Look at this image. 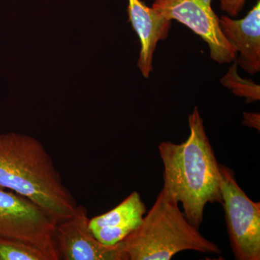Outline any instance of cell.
I'll list each match as a JSON object with an SVG mask.
<instances>
[{
	"mask_svg": "<svg viewBox=\"0 0 260 260\" xmlns=\"http://www.w3.org/2000/svg\"><path fill=\"white\" fill-rule=\"evenodd\" d=\"M190 135L184 143L162 142L158 146L164 164V182L182 204L186 218L196 229L203 222L208 203H222L220 164L195 107L189 116Z\"/></svg>",
	"mask_w": 260,
	"mask_h": 260,
	"instance_id": "6da1fadb",
	"label": "cell"
},
{
	"mask_svg": "<svg viewBox=\"0 0 260 260\" xmlns=\"http://www.w3.org/2000/svg\"><path fill=\"white\" fill-rule=\"evenodd\" d=\"M0 189L31 200L57 223L78 206L44 145L29 135H0Z\"/></svg>",
	"mask_w": 260,
	"mask_h": 260,
	"instance_id": "7a4b0ae2",
	"label": "cell"
},
{
	"mask_svg": "<svg viewBox=\"0 0 260 260\" xmlns=\"http://www.w3.org/2000/svg\"><path fill=\"white\" fill-rule=\"evenodd\" d=\"M121 242L129 260H169L187 250L221 254L188 221L165 182L141 225Z\"/></svg>",
	"mask_w": 260,
	"mask_h": 260,
	"instance_id": "3957f363",
	"label": "cell"
},
{
	"mask_svg": "<svg viewBox=\"0 0 260 260\" xmlns=\"http://www.w3.org/2000/svg\"><path fill=\"white\" fill-rule=\"evenodd\" d=\"M220 192L228 234L237 260L260 259V203L238 184L234 171L220 164Z\"/></svg>",
	"mask_w": 260,
	"mask_h": 260,
	"instance_id": "277c9868",
	"label": "cell"
},
{
	"mask_svg": "<svg viewBox=\"0 0 260 260\" xmlns=\"http://www.w3.org/2000/svg\"><path fill=\"white\" fill-rule=\"evenodd\" d=\"M57 222L31 200L0 189V237L27 243L49 260H59L54 244Z\"/></svg>",
	"mask_w": 260,
	"mask_h": 260,
	"instance_id": "5b68a950",
	"label": "cell"
},
{
	"mask_svg": "<svg viewBox=\"0 0 260 260\" xmlns=\"http://www.w3.org/2000/svg\"><path fill=\"white\" fill-rule=\"evenodd\" d=\"M213 0H155L152 8L169 20L186 25L208 44L211 59L227 64L237 54L220 27V20L212 7Z\"/></svg>",
	"mask_w": 260,
	"mask_h": 260,
	"instance_id": "8992f818",
	"label": "cell"
},
{
	"mask_svg": "<svg viewBox=\"0 0 260 260\" xmlns=\"http://www.w3.org/2000/svg\"><path fill=\"white\" fill-rule=\"evenodd\" d=\"M89 221L88 210L78 205L71 218L57 223L54 244L59 260H129L122 242L102 244L94 236Z\"/></svg>",
	"mask_w": 260,
	"mask_h": 260,
	"instance_id": "52a82bcc",
	"label": "cell"
},
{
	"mask_svg": "<svg viewBox=\"0 0 260 260\" xmlns=\"http://www.w3.org/2000/svg\"><path fill=\"white\" fill-rule=\"evenodd\" d=\"M220 27L225 39L239 57L235 61L246 73L256 74L260 71V3L258 1L240 20L222 15Z\"/></svg>",
	"mask_w": 260,
	"mask_h": 260,
	"instance_id": "ba28073f",
	"label": "cell"
},
{
	"mask_svg": "<svg viewBox=\"0 0 260 260\" xmlns=\"http://www.w3.org/2000/svg\"><path fill=\"white\" fill-rule=\"evenodd\" d=\"M128 1L129 21L141 45L138 66L143 77L148 78L153 71V56L157 44L169 36L172 20L162 16L152 7L149 8L142 0Z\"/></svg>",
	"mask_w": 260,
	"mask_h": 260,
	"instance_id": "9c48e42d",
	"label": "cell"
},
{
	"mask_svg": "<svg viewBox=\"0 0 260 260\" xmlns=\"http://www.w3.org/2000/svg\"><path fill=\"white\" fill-rule=\"evenodd\" d=\"M146 211L139 193L133 191L114 209L90 219L89 225L99 242L115 245L141 225Z\"/></svg>",
	"mask_w": 260,
	"mask_h": 260,
	"instance_id": "30bf717a",
	"label": "cell"
},
{
	"mask_svg": "<svg viewBox=\"0 0 260 260\" xmlns=\"http://www.w3.org/2000/svg\"><path fill=\"white\" fill-rule=\"evenodd\" d=\"M237 68V62L234 61V64L230 67L226 74L220 79V83L234 95L244 98L248 104L258 102L260 100L259 85L251 80L245 79L239 76Z\"/></svg>",
	"mask_w": 260,
	"mask_h": 260,
	"instance_id": "8fae6325",
	"label": "cell"
},
{
	"mask_svg": "<svg viewBox=\"0 0 260 260\" xmlns=\"http://www.w3.org/2000/svg\"><path fill=\"white\" fill-rule=\"evenodd\" d=\"M0 260H49L41 249L27 243L0 237Z\"/></svg>",
	"mask_w": 260,
	"mask_h": 260,
	"instance_id": "7c38bea8",
	"label": "cell"
},
{
	"mask_svg": "<svg viewBox=\"0 0 260 260\" xmlns=\"http://www.w3.org/2000/svg\"><path fill=\"white\" fill-rule=\"evenodd\" d=\"M247 0H220V9L231 18H236L242 12Z\"/></svg>",
	"mask_w": 260,
	"mask_h": 260,
	"instance_id": "4fadbf2b",
	"label": "cell"
},
{
	"mask_svg": "<svg viewBox=\"0 0 260 260\" xmlns=\"http://www.w3.org/2000/svg\"><path fill=\"white\" fill-rule=\"evenodd\" d=\"M243 124L250 128H254L258 131L260 129L259 113H243Z\"/></svg>",
	"mask_w": 260,
	"mask_h": 260,
	"instance_id": "5bb4252c",
	"label": "cell"
}]
</instances>
